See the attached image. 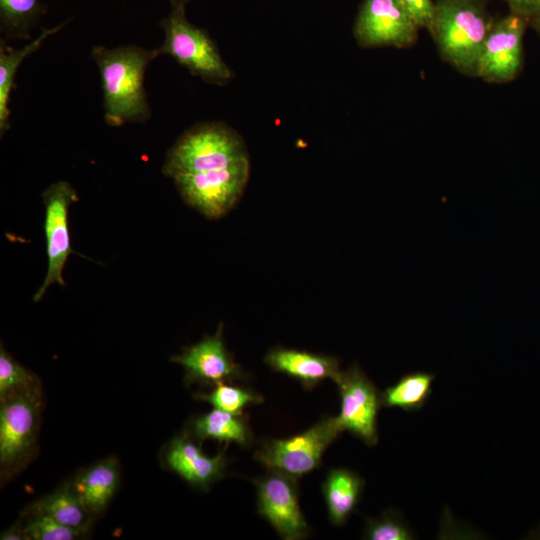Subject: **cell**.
Instances as JSON below:
<instances>
[{"instance_id": "obj_1", "label": "cell", "mask_w": 540, "mask_h": 540, "mask_svg": "<svg viewBox=\"0 0 540 540\" xmlns=\"http://www.w3.org/2000/svg\"><path fill=\"white\" fill-rule=\"evenodd\" d=\"M158 56L156 48L137 45L92 47L91 58L100 74L104 120L108 126L146 123L151 118L144 77L150 62Z\"/></svg>"}, {"instance_id": "obj_2", "label": "cell", "mask_w": 540, "mask_h": 540, "mask_svg": "<svg viewBox=\"0 0 540 540\" xmlns=\"http://www.w3.org/2000/svg\"><path fill=\"white\" fill-rule=\"evenodd\" d=\"M492 24L485 0H437L429 31L445 61L476 76L480 51Z\"/></svg>"}, {"instance_id": "obj_3", "label": "cell", "mask_w": 540, "mask_h": 540, "mask_svg": "<svg viewBox=\"0 0 540 540\" xmlns=\"http://www.w3.org/2000/svg\"><path fill=\"white\" fill-rule=\"evenodd\" d=\"M249 155L240 134L223 122L199 123L186 130L168 150L162 172L175 178L233 166Z\"/></svg>"}, {"instance_id": "obj_4", "label": "cell", "mask_w": 540, "mask_h": 540, "mask_svg": "<svg viewBox=\"0 0 540 540\" xmlns=\"http://www.w3.org/2000/svg\"><path fill=\"white\" fill-rule=\"evenodd\" d=\"M184 4L172 5L161 20L164 40L158 55H169L184 66L192 76L204 82L224 86L234 78L232 69L222 58L216 42L206 30L192 24L186 17Z\"/></svg>"}, {"instance_id": "obj_5", "label": "cell", "mask_w": 540, "mask_h": 540, "mask_svg": "<svg viewBox=\"0 0 540 540\" xmlns=\"http://www.w3.org/2000/svg\"><path fill=\"white\" fill-rule=\"evenodd\" d=\"M341 433L334 417H323L301 433L263 441L254 458L268 471L298 480L320 467L325 450Z\"/></svg>"}, {"instance_id": "obj_6", "label": "cell", "mask_w": 540, "mask_h": 540, "mask_svg": "<svg viewBox=\"0 0 540 540\" xmlns=\"http://www.w3.org/2000/svg\"><path fill=\"white\" fill-rule=\"evenodd\" d=\"M250 162L173 178L183 199L210 218L226 214L238 202L249 179Z\"/></svg>"}, {"instance_id": "obj_7", "label": "cell", "mask_w": 540, "mask_h": 540, "mask_svg": "<svg viewBox=\"0 0 540 540\" xmlns=\"http://www.w3.org/2000/svg\"><path fill=\"white\" fill-rule=\"evenodd\" d=\"M41 407L40 389L16 392L1 399L2 471H11L27 459L35 443Z\"/></svg>"}, {"instance_id": "obj_8", "label": "cell", "mask_w": 540, "mask_h": 540, "mask_svg": "<svg viewBox=\"0 0 540 540\" xmlns=\"http://www.w3.org/2000/svg\"><path fill=\"white\" fill-rule=\"evenodd\" d=\"M336 384L341 408L334 418L339 429L342 433L348 431L368 446L376 445L377 417L382 406L376 386L356 363L341 372Z\"/></svg>"}, {"instance_id": "obj_9", "label": "cell", "mask_w": 540, "mask_h": 540, "mask_svg": "<svg viewBox=\"0 0 540 540\" xmlns=\"http://www.w3.org/2000/svg\"><path fill=\"white\" fill-rule=\"evenodd\" d=\"M42 200L48 267L44 282L34 294V302L41 300L51 284L65 285L63 268L68 257L74 253L70 243L68 212L70 206L78 201V195L70 183L58 181L43 191Z\"/></svg>"}, {"instance_id": "obj_10", "label": "cell", "mask_w": 540, "mask_h": 540, "mask_svg": "<svg viewBox=\"0 0 540 540\" xmlns=\"http://www.w3.org/2000/svg\"><path fill=\"white\" fill-rule=\"evenodd\" d=\"M419 28L399 0H363L353 34L364 48L410 46Z\"/></svg>"}, {"instance_id": "obj_11", "label": "cell", "mask_w": 540, "mask_h": 540, "mask_svg": "<svg viewBox=\"0 0 540 540\" xmlns=\"http://www.w3.org/2000/svg\"><path fill=\"white\" fill-rule=\"evenodd\" d=\"M253 482L259 515L269 522L282 539H304L309 526L299 505L297 479L268 471Z\"/></svg>"}, {"instance_id": "obj_12", "label": "cell", "mask_w": 540, "mask_h": 540, "mask_svg": "<svg viewBox=\"0 0 540 540\" xmlns=\"http://www.w3.org/2000/svg\"><path fill=\"white\" fill-rule=\"evenodd\" d=\"M527 19L510 13L493 22L480 51L476 76L489 82H507L522 64Z\"/></svg>"}, {"instance_id": "obj_13", "label": "cell", "mask_w": 540, "mask_h": 540, "mask_svg": "<svg viewBox=\"0 0 540 540\" xmlns=\"http://www.w3.org/2000/svg\"><path fill=\"white\" fill-rule=\"evenodd\" d=\"M185 370V382L215 385L219 382H233L244 378L241 367L227 350L223 340V325L216 333L187 347L179 355L171 358Z\"/></svg>"}, {"instance_id": "obj_14", "label": "cell", "mask_w": 540, "mask_h": 540, "mask_svg": "<svg viewBox=\"0 0 540 540\" xmlns=\"http://www.w3.org/2000/svg\"><path fill=\"white\" fill-rule=\"evenodd\" d=\"M164 460L172 472L189 485L203 490L223 477L227 463L225 450L215 456H207L185 435L169 443Z\"/></svg>"}, {"instance_id": "obj_15", "label": "cell", "mask_w": 540, "mask_h": 540, "mask_svg": "<svg viewBox=\"0 0 540 540\" xmlns=\"http://www.w3.org/2000/svg\"><path fill=\"white\" fill-rule=\"evenodd\" d=\"M264 361L271 369L299 381L306 389L326 379L336 383L342 372L336 357L280 346L270 349Z\"/></svg>"}, {"instance_id": "obj_16", "label": "cell", "mask_w": 540, "mask_h": 540, "mask_svg": "<svg viewBox=\"0 0 540 540\" xmlns=\"http://www.w3.org/2000/svg\"><path fill=\"white\" fill-rule=\"evenodd\" d=\"M118 484L119 468L113 457L91 465L70 482L72 490L91 514H99L106 509Z\"/></svg>"}, {"instance_id": "obj_17", "label": "cell", "mask_w": 540, "mask_h": 540, "mask_svg": "<svg viewBox=\"0 0 540 540\" xmlns=\"http://www.w3.org/2000/svg\"><path fill=\"white\" fill-rule=\"evenodd\" d=\"M42 28L40 34L21 48H13L7 40L0 39V136L2 137L10 128V94L15 86V77L20 65L29 55L36 52L50 36L58 33L66 24Z\"/></svg>"}, {"instance_id": "obj_18", "label": "cell", "mask_w": 540, "mask_h": 540, "mask_svg": "<svg viewBox=\"0 0 540 540\" xmlns=\"http://www.w3.org/2000/svg\"><path fill=\"white\" fill-rule=\"evenodd\" d=\"M365 481L356 472L347 468L331 469L323 483L329 521L335 526L344 525L361 499Z\"/></svg>"}, {"instance_id": "obj_19", "label": "cell", "mask_w": 540, "mask_h": 540, "mask_svg": "<svg viewBox=\"0 0 540 540\" xmlns=\"http://www.w3.org/2000/svg\"><path fill=\"white\" fill-rule=\"evenodd\" d=\"M192 435L198 440L212 439L219 443H236L248 446L252 434L243 414H234L220 409L196 417L190 425Z\"/></svg>"}, {"instance_id": "obj_20", "label": "cell", "mask_w": 540, "mask_h": 540, "mask_svg": "<svg viewBox=\"0 0 540 540\" xmlns=\"http://www.w3.org/2000/svg\"><path fill=\"white\" fill-rule=\"evenodd\" d=\"M38 513L56 521L86 532L91 520V513L72 490L70 483L36 501L29 509V514Z\"/></svg>"}, {"instance_id": "obj_21", "label": "cell", "mask_w": 540, "mask_h": 540, "mask_svg": "<svg viewBox=\"0 0 540 540\" xmlns=\"http://www.w3.org/2000/svg\"><path fill=\"white\" fill-rule=\"evenodd\" d=\"M434 374L416 371L403 375L380 393L381 405L406 412L420 410L432 394Z\"/></svg>"}, {"instance_id": "obj_22", "label": "cell", "mask_w": 540, "mask_h": 540, "mask_svg": "<svg viewBox=\"0 0 540 540\" xmlns=\"http://www.w3.org/2000/svg\"><path fill=\"white\" fill-rule=\"evenodd\" d=\"M41 0H0V31L5 40H28L46 14Z\"/></svg>"}, {"instance_id": "obj_23", "label": "cell", "mask_w": 540, "mask_h": 540, "mask_svg": "<svg viewBox=\"0 0 540 540\" xmlns=\"http://www.w3.org/2000/svg\"><path fill=\"white\" fill-rule=\"evenodd\" d=\"M196 399L205 401L213 408L234 414H243L244 408L263 401L257 392L240 386L219 382L208 393H198Z\"/></svg>"}, {"instance_id": "obj_24", "label": "cell", "mask_w": 540, "mask_h": 540, "mask_svg": "<svg viewBox=\"0 0 540 540\" xmlns=\"http://www.w3.org/2000/svg\"><path fill=\"white\" fill-rule=\"evenodd\" d=\"M38 378L11 357L1 345L0 399L20 391L38 390Z\"/></svg>"}, {"instance_id": "obj_25", "label": "cell", "mask_w": 540, "mask_h": 540, "mask_svg": "<svg viewBox=\"0 0 540 540\" xmlns=\"http://www.w3.org/2000/svg\"><path fill=\"white\" fill-rule=\"evenodd\" d=\"M369 540H411L414 534L401 514L388 509L375 519L366 518L363 534Z\"/></svg>"}, {"instance_id": "obj_26", "label": "cell", "mask_w": 540, "mask_h": 540, "mask_svg": "<svg viewBox=\"0 0 540 540\" xmlns=\"http://www.w3.org/2000/svg\"><path fill=\"white\" fill-rule=\"evenodd\" d=\"M22 529L29 540H73L86 533L38 513L30 514Z\"/></svg>"}, {"instance_id": "obj_27", "label": "cell", "mask_w": 540, "mask_h": 540, "mask_svg": "<svg viewBox=\"0 0 540 540\" xmlns=\"http://www.w3.org/2000/svg\"><path fill=\"white\" fill-rule=\"evenodd\" d=\"M399 1L419 29L429 30L435 11V2L433 0Z\"/></svg>"}, {"instance_id": "obj_28", "label": "cell", "mask_w": 540, "mask_h": 540, "mask_svg": "<svg viewBox=\"0 0 540 540\" xmlns=\"http://www.w3.org/2000/svg\"><path fill=\"white\" fill-rule=\"evenodd\" d=\"M511 13L517 14L527 20H534L540 16V0H504Z\"/></svg>"}, {"instance_id": "obj_29", "label": "cell", "mask_w": 540, "mask_h": 540, "mask_svg": "<svg viewBox=\"0 0 540 540\" xmlns=\"http://www.w3.org/2000/svg\"><path fill=\"white\" fill-rule=\"evenodd\" d=\"M2 540H19L26 539L22 527H11L1 533Z\"/></svg>"}, {"instance_id": "obj_30", "label": "cell", "mask_w": 540, "mask_h": 540, "mask_svg": "<svg viewBox=\"0 0 540 540\" xmlns=\"http://www.w3.org/2000/svg\"><path fill=\"white\" fill-rule=\"evenodd\" d=\"M171 5H175V4H188L189 2L193 1V0H168Z\"/></svg>"}, {"instance_id": "obj_31", "label": "cell", "mask_w": 540, "mask_h": 540, "mask_svg": "<svg viewBox=\"0 0 540 540\" xmlns=\"http://www.w3.org/2000/svg\"><path fill=\"white\" fill-rule=\"evenodd\" d=\"M534 27L540 32V16L532 20Z\"/></svg>"}]
</instances>
